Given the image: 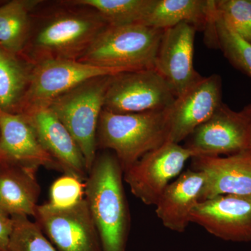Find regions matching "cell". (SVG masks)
Wrapping results in <instances>:
<instances>
[{
    "label": "cell",
    "mask_w": 251,
    "mask_h": 251,
    "mask_svg": "<svg viewBox=\"0 0 251 251\" xmlns=\"http://www.w3.org/2000/svg\"><path fill=\"white\" fill-rule=\"evenodd\" d=\"M214 4L224 23L251 44V0H214Z\"/></svg>",
    "instance_id": "25"
},
{
    "label": "cell",
    "mask_w": 251,
    "mask_h": 251,
    "mask_svg": "<svg viewBox=\"0 0 251 251\" xmlns=\"http://www.w3.org/2000/svg\"><path fill=\"white\" fill-rule=\"evenodd\" d=\"M193 157L184 145L167 141L124 172V181L144 204L155 206L172 180L182 173L186 162Z\"/></svg>",
    "instance_id": "9"
},
{
    "label": "cell",
    "mask_w": 251,
    "mask_h": 251,
    "mask_svg": "<svg viewBox=\"0 0 251 251\" xmlns=\"http://www.w3.org/2000/svg\"><path fill=\"white\" fill-rule=\"evenodd\" d=\"M124 172L113 153L97 155L85 181V199L103 251H126L130 227Z\"/></svg>",
    "instance_id": "1"
},
{
    "label": "cell",
    "mask_w": 251,
    "mask_h": 251,
    "mask_svg": "<svg viewBox=\"0 0 251 251\" xmlns=\"http://www.w3.org/2000/svg\"><path fill=\"white\" fill-rule=\"evenodd\" d=\"M191 169L204 175L201 201L219 196L251 195V150L225 156H195Z\"/></svg>",
    "instance_id": "15"
},
{
    "label": "cell",
    "mask_w": 251,
    "mask_h": 251,
    "mask_svg": "<svg viewBox=\"0 0 251 251\" xmlns=\"http://www.w3.org/2000/svg\"><path fill=\"white\" fill-rule=\"evenodd\" d=\"M21 115L25 117L41 146L57 162L61 171L85 182L89 173L85 158L76 142L55 114L49 108H43Z\"/></svg>",
    "instance_id": "16"
},
{
    "label": "cell",
    "mask_w": 251,
    "mask_h": 251,
    "mask_svg": "<svg viewBox=\"0 0 251 251\" xmlns=\"http://www.w3.org/2000/svg\"><path fill=\"white\" fill-rule=\"evenodd\" d=\"M222 102V80L213 74L202 77L167 109L168 140L179 144L210 118Z\"/></svg>",
    "instance_id": "11"
},
{
    "label": "cell",
    "mask_w": 251,
    "mask_h": 251,
    "mask_svg": "<svg viewBox=\"0 0 251 251\" xmlns=\"http://www.w3.org/2000/svg\"><path fill=\"white\" fill-rule=\"evenodd\" d=\"M11 218L13 229L9 251H57L35 221L32 222L25 216Z\"/></svg>",
    "instance_id": "24"
},
{
    "label": "cell",
    "mask_w": 251,
    "mask_h": 251,
    "mask_svg": "<svg viewBox=\"0 0 251 251\" xmlns=\"http://www.w3.org/2000/svg\"><path fill=\"white\" fill-rule=\"evenodd\" d=\"M175 96L155 69L120 73L112 75L104 108L115 113H139L166 110Z\"/></svg>",
    "instance_id": "7"
},
{
    "label": "cell",
    "mask_w": 251,
    "mask_h": 251,
    "mask_svg": "<svg viewBox=\"0 0 251 251\" xmlns=\"http://www.w3.org/2000/svg\"><path fill=\"white\" fill-rule=\"evenodd\" d=\"M112 76L105 75L86 81L54 99L47 107L58 117L76 142L88 172L97 155L99 119Z\"/></svg>",
    "instance_id": "5"
},
{
    "label": "cell",
    "mask_w": 251,
    "mask_h": 251,
    "mask_svg": "<svg viewBox=\"0 0 251 251\" xmlns=\"http://www.w3.org/2000/svg\"><path fill=\"white\" fill-rule=\"evenodd\" d=\"M163 31L143 24L108 25L78 61L124 72L155 69Z\"/></svg>",
    "instance_id": "4"
},
{
    "label": "cell",
    "mask_w": 251,
    "mask_h": 251,
    "mask_svg": "<svg viewBox=\"0 0 251 251\" xmlns=\"http://www.w3.org/2000/svg\"><path fill=\"white\" fill-rule=\"evenodd\" d=\"M214 0H156L142 24L165 29L186 23L205 32L214 20Z\"/></svg>",
    "instance_id": "19"
},
{
    "label": "cell",
    "mask_w": 251,
    "mask_h": 251,
    "mask_svg": "<svg viewBox=\"0 0 251 251\" xmlns=\"http://www.w3.org/2000/svg\"><path fill=\"white\" fill-rule=\"evenodd\" d=\"M13 221L10 216L0 211V251H9Z\"/></svg>",
    "instance_id": "27"
},
{
    "label": "cell",
    "mask_w": 251,
    "mask_h": 251,
    "mask_svg": "<svg viewBox=\"0 0 251 251\" xmlns=\"http://www.w3.org/2000/svg\"><path fill=\"white\" fill-rule=\"evenodd\" d=\"M191 223L214 237L232 242H251V195H226L201 201Z\"/></svg>",
    "instance_id": "12"
},
{
    "label": "cell",
    "mask_w": 251,
    "mask_h": 251,
    "mask_svg": "<svg viewBox=\"0 0 251 251\" xmlns=\"http://www.w3.org/2000/svg\"><path fill=\"white\" fill-rule=\"evenodd\" d=\"M215 5V4H214ZM216 46L224 52L230 64L251 78V44L236 34L214 12Z\"/></svg>",
    "instance_id": "23"
},
{
    "label": "cell",
    "mask_w": 251,
    "mask_h": 251,
    "mask_svg": "<svg viewBox=\"0 0 251 251\" xmlns=\"http://www.w3.org/2000/svg\"><path fill=\"white\" fill-rule=\"evenodd\" d=\"M69 4L90 8L99 13L108 25L142 24L156 0H70Z\"/></svg>",
    "instance_id": "22"
},
{
    "label": "cell",
    "mask_w": 251,
    "mask_h": 251,
    "mask_svg": "<svg viewBox=\"0 0 251 251\" xmlns=\"http://www.w3.org/2000/svg\"><path fill=\"white\" fill-rule=\"evenodd\" d=\"M196 31V27L186 23L163 31L155 69L164 77L176 98L202 77L193 65Z\"/></svg>",
    "instance_id": "13"
},
{
    "label": "cell",
    "mask_w": 251,
    "mask_h": 251,
    "mask_svg": "<svg viewBox=\"0 0 251 251\" xmlns=\"http://www.w3.org/2000/svg\"><path fill=\"white\" fill-rule=\"evenodd\" d=\"M242 111L247 117L249 121V125H250V150H251V104L247 105Z\"/></svg>",
    "instance_id": "28"
},
{
    "label": "cell",
    "mask_w": 251,
    "mask_h": 251,
    "mask_svg": "<svg viewBox=\"0 0 251 251\" xmlns=\"http://www.w3.org/2000/svg\"><path fill=\"white\" fill-rule=\"evenodd\" d=\"M42 1L13 0L0 5V47L11 53L23 52L31 29V11Z\"/></svg>",
    "instance_id": "20"
},
{
    "label": "cell",
    "mask_w": 251,
    "mask_h": 251,
    "mask_svg": "<svg viewBox=\"0 0 251 251\" xmlns=\"http://www.w3.org/2000/svg\"><path fill=\"white\" fill-rule=\"evenodd\" d=\"M0 164L37 171L40 167L61 171L43 148L24 115L0 109Z\"/></svg>",
    "instance_id": "14"
},
{
    "label": "cell",
    "mask_w": 251,
    "mask_h": 251,
    "mask_svg": "<svg viewBox=\"0 0 251 251\" xmlns=\"http://www.w3.org/2000/svg\"><path fill=\"white\" fill-rule=\"evenodd\" d=\"M204 177L201 172H183L167 186L156 204V214L170 230L185 232L191 223V213L201 202Z\"/></svg>",
    "instance_id": "17"
},
{
    "label": "cell",
    "mask_w": 251,
    "mask_h": 251,
    "mask_svg": "<svg viewBox=\"0 0 251 251\" xmlns=\"http://www.w3.org/2000/svg\"><path fill=\"white\" fill-rule=\"evenodd\" d=\"M62 3L64 7L43 18L31 31L24 50L26 60L33 65L50 59L78 60L108 26L95 10Z\"/></svg>",
    "instance_id": "2"
},
{
    "label": "cell",
    "mask_w": 251,
    "mask_h": 251,
    "mask_svg": "<svg viewBox=\"0 0 251 251\" xmlns=\"http://www.w3.org/2000/svg\"><path fill=\"white\" fill-rule=\"evenodd\" d=\"M34 65L0 47V109L19 108L30 82Z\"/></svg>",
    "instance_id": "21"
},
{
    "label": "cell",
    "mask_w": 251,
    "mask_h": 251,
    "mask_svg": "<svg viewBox=\"0 0 251 251\" xmlns=\"http://www.w3.org/2000/svg\"><path fill=\"white\" fill-rule=\"evenodd\" d=\"M122 72H126L71 59H50L38 63L33 67L30 82L18 113L47 108L54 99L86 81Z\"/></svg>",
    "instance_id": "6"
},
{
    "label": "cell",
    "mask_w": 251,
    "mask_h": 251,
    "mask_svg": "<svg viewBox=\"0 0 251 251\" xmlns=\"http://www.w3.org/2000/svg\"><path fill=\"white\" fill-rule=\"evenodd\" d=\"M35 222L57 251H103L85 198L75 205H38Z\"/></svg>",
    "instance_id": "8"
},
{
    "label": "cell",
    "mask_w": 251,
    "mask_h": 251,
    "mask_svg": "<svg viewBox=\"0 0 251 251\" xmlns=\"http://www.w3.org/2000/svg\"><path fill=\"white\" fill-rule=\"evenodd\" d=\"M82 180L64 175L54 181L50 189V205L57 208L70 207L76 204L85 196V183Z\"/></svg>",
    "instance_id": "26"
},
{
    "label": "cell",
    "mask_w": 251,
    "mask_h": 251,
    "mask_svg": "<svg viewBox=\"0 0 251 251\" xmlns=\"http://www.w3.org/2000/svg\"><path fill=\"white\" fill-rule=\"evenodd\" d=\"M36 172L0 164V211L10 217H34L41 193Z\"/></svg>",
    "instance_id": "18"
},
{
    "label": "cell",
    "mask_w": 251,
    "mask_h": 251,
    "mask_svg": "<svg viewBox=\"0 0 251 251\" xmlns=\"http://www.w3.org/2000/svg\"><path fill=\"white\" fill-rule=\"evenodd\" d=\"M184 146L193 157L229 156L250 150L249 120L242 111H234L223 103L193 130Z\"/></svg>",
    "instance_id": "10"
},
{
    "label": "cell",
    "mask_w": 251,
    "mask_h": 251,
    "mask_svg": "<svg viewBox=\"0 0 251 251\" xmlns=\"http://www.w3.org/2000/svg\"><path fill=\"white\" fill-rule=\"evenodd\" d=\"M166 110L115 113L103 109L97 129V148L111 150L123 172L168 140Z\"/></svg>",
    "instance_id": "3"
}]
</instances>
